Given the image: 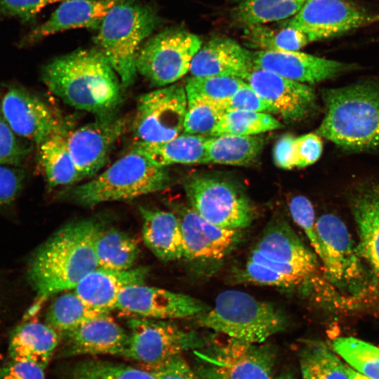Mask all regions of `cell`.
<instances>
[{
  "instance_id": "49",
  "label": "cell",
  "mask_w": 379,
  "mask_h": 379,
  "mask_svg": "<svg viewBox=\"0 0 379 379\" xmlns=\"http://www.w3.org/2000/svg\"><path fill=\"white\" fill-rule=\"evenodd\" d=\"M295 137L291 134L277 140L273 149V159L277 167L286 170L295 167Z\"/></svg>"
},
{
  "instance_id": "12",
  "label": "cell",
  "mask_w": 379,
  "mask_h": 379,
  "mask_svg": "<svg viewBox=\"0 0 379 379\" xmlns=\"http://www.w3.org/2000/svg\"><path fill=\"white\" fill-rule=\"evenodd\" d=\"M184 189L190 207L213 225L241 230L250 226L254 219L249 199L229 181L195 176L185 181Z\"/></svg>"
},
{
  "instance_id": "29",
  "label": "cell",
  "mask_w": 379,
  "mask_h": 379,
  "mask_svg": "<svg viewBox=\"0 0 379 379\" xmlns=\"http://www.w3.org/2000/svg\"><path fill=\"white\" fill-rule=\"evenodd\" d=\"M66 126L40 144L39 160L49 187L73 185L82 180L69 152Z\"/></svg>"
},
{
  "instance_id": "34",
  "label": "cell",
  "mask_w": 379,
  "mask_h": 379,
  "mask_svg": "<svg viewBox=\"0 0 379 379\" xmlns=\"http://www.w3.org/2000/svg\"><path fill=\"white\" fill-rule=\"evenodd\" d=\"M106 312L94 308L83 301L75 293H62L50 305L45 323L59 335L100 317Z\"/></svg>"
},
{
  "instance_id": "33",
  "label": "cell",
  "mask_w": 379,
  "mask_h": 379,
  "mask_svg": "<svg viewBox=\"0 0 379 379\" xmlns=\"http://www.w3.org/2000/svg\"><path fill=\"white\" fill-rule=\"evenodd\" d=\"M299 361L302 379H349L347 366L322 341L306 340Z\"/></svg>"
},
{
  "instance_id": "14",
  "label": "cell",
  "mask_w": 379,
  "mask_h": 379,
  "mask_svg": "<svg viewBox=\"0 0 379 379\" xmlns=\"http://www.w3.org/2000/svg\"><path fill=\"white\" fill-rule=\"evenodd\" d=\"M377 22L379 13H369L346 0H306L282 26L304 32L313 42Z\"/></svg>"
},
{
  "instance_id": "35",
  "label": "cell",
  "mask_w": 379,
  "mask_h": 379,
  "mask_svg": "<svg viewBox=\"0 0 379 379\" xmlns=\"http://www.w3.org/2000/svg\"><path fill=\"white\" fill-rule=\"evenodd\" d=\"M61 379H156L140 367L101 359H85L65 368Z\"/></svg>"
},
{
  "instance_id": "44",
  "label": "cell",
  "mask_w": 379,
  "mask_h": 379,
  "mask_svg": "<svg viewBox=\"0 0 379 379\" xmlns=\"http://www.w3.org/2000/svg\"><path fill=\"white\" fill-rule=\"evenodd\" d=\"M140 366L150 372L156 379H203L182 354L159 364Z\"/></svg>"
},
{
  "instance_id": "6",
  "label": "cell",
  "mask_w": 379,
  "mask_h": 379,
  "mask_svg": "<svg viewBox=\"0 0 379 379\" xmlns=\"http://www.w3.org/2000/svg\"><path fill=\"white\" fill-rule=\"evenodd\" d=\"M316 227L321 247L319 259L327 281L347 303L378 295L377 280L363 263L344 222L335 215L324 214L316 220Z\"/></svg>"
},
{
  "instance_id": "48",
  "label": "cell",
  "mask_w": 379,
  "mask_h": 379,
  "mask_svg": "<svg viewBox=\"0 0 379 379\" xmlns=\"http://www.w3.org/2000/svg\"><path fill=\"white\" fill-rule=\"evenodd\" d=\"M44 371L36 364L10 359L0 368V379H45Z\"/></svg>"
},
{
  "instance_id": "40",
  "label": "cell",
  "mask_w": 379,
  "mask_h": 379,
  "mask_svg": "<svg viewBox=\"0 0 379 379\" xmlns=\"http://www.w3.org/2000/svg\"><path fill=\"white\" fill-rule=\"evenodd\" d=\"M246 82L239 78L221 76L189 77L184 85L187 99L206 98L224 101L233 95Z\"/></svg>"
},
{
  "instance_id": "30",
  "label": "cell",
  "mask_w": 379,
  "mask_h": 379,
  "mask_svg": "<svg viewBox=\"0 0 379 379\" xmlns=\"http://www.w3.org/2000/svg\"><path fill=\"white\" fill-rule=\"evenodd\" d=\"M264 139L257 135H221L210 136L206 142L208 163L246 166L260 153Z\"/></svg>"
},
{
  "instance_id": "24",
  "label": "cell",
  "mask_w": 379,
  "mask_h": 379,
  "mask_svg": "<svg viewBox=\"0 0 379 379\" xmlns=\"http://www.w3.org/2000/svg\"><path fill=\"white\" fill-rule=\"evenodd\" d=\"M147 275L148 269L144 267L121 271L98 267L86 275L74 291L88 305L109 312L116 309L124 288L143 284Z\"/></svg>"
},
{
  "instance_id": "5",
  "label": "cell",
  "mask_w": 379,
  "mask_h": 379,
  "mask_svg": "<svg viewBox=\"0 0 379 379\" xmlns=\"http://www.w3.org/2000/svg\"><path fill=\"white\" fill-rule=\"evenodd\" d=\"M171 182L166 167L133 147L95 178L66 190L63 197L80 206L93 207L161 192Z\"/></svg>"
},
{
  "instance_id": "19",
  "label": "cell",
  "mask_w": 379,
  "mask_h": 379,
  "mask_svg": "<svg viewBox=\"0 0 379 379\" xmlns=\"http://www.w3.org/2000/svg\"><path fill=\"white\" fill-rule=\"evenodd\" d=\"M255 68L272 71L287 79L314 84L357 69V65L296 51L252 52Z\"/></svg>"
},
{
  "instance_id": "11",
  "label": "cell",
  "mask_w": 379,
  "mask_h": 379,
  "mask_svg": "<svg viewBox=\"0 0 379 379\" xmlns=\"http://www.w3.org/2000/svg\"><path fill=\"white\" fill-rule=\"evenodd\" d=\"M128 327V339L119 356L136 361L141 366L159 364L200 348L210 338L165 320L132 318Z\"/></svg>"
},
{
  "instance_id": "43",
  "label": "cell",
  "mask_w": 379,
  "mask_h": 379,
  "mask_svg": "<svg viewBox=\"0 0 379 379\" xmlns=\"http://www.w3.org/2000/svg\"><path fill=\"white\" fill-rule=\"evenodd\" d=\"M222 102L226 112L240 110L275 114L274 108L247 83L233 95Z\"/></svg>"
},
{
  "instance_id": "22",
  "label": "cell",
  "mask_w": 379,
  "mask_h": 379,
  "mask_svg": "<svg viewBox=\"0 0 379 379\" xmlns=\"http://www.w3.org/2000/svg\"><path fill=\"white\" fill-rule=\"evenodd\" d=\"M254 68L252 52L237 41L216 36L202 45L191 62L192 76L231 77L244 79Z\"/></svg>"
},
{
  "instance_id": "17",
  "label": "cell",
  "mask_w": 379,
  "mask_h": 379,
  "mask_svg": "<svg viewBox=\"0 0 379 379\" xmlns=\"http://www.w3.org/2000/svg\"><path fill=\"white\" fill-rule=\"evenodd\" d=\"M1 109L5 121L16 135L37 145L65 127L46 102L20 86H14L6 91Z\"/></svg>"
},
{
  "instance_id": "50",
  "label": "cell",
  "mask_w": 379,
  "mask_h": 379,
  "mask_svg": "<svg viewBox=\"0 0 379 379\" xmlns=\"http://www.w3.org/2000/svg\"><path fill=\"white\" fill-rule=\"evenodd\" d=\"M347 373L349 377V379H371L368 377L363 375L359 373L354 369L347 366Z\"/></svg>"
},
{
  "instance_id": "27",
  "label": "cell",
  "mask_w": 379,
  "mask_h": 379,
  "mask_svg": "<svg viewBox=\"0 0 379 379\" xmlns=\"http://www.w3.org/2000/svg\"><path fill=\"white\" fill-rule=\"evenodd\" d=\"M60 340L58 333L46 323L25 321L10 333L9 358L32 362L46 368Z\"/></svg>"
},
{
  "instance_id": "36",
  "label": "cell",
  "mask_w": 379,
  "mask_h": 379,
  "mask_svg": "<svg viewBox=\"0 0 379 379\" xmlns=\"http://www.w3.org/2000/svg\"><path fill=\"white\" fill-rule=\"evenodd\" d=\"M246 46L257 51H296L311 43L304 32L288 26L278 31L263 25L246 27Z\"/></svg>"
},
{
  "instance_id": "9",
  "label": "cell",
  "mask_w": 379,
  "mask_h": 379,
  "mask_svg": "<svg viewBox=\"0 0 379 379\" xmlns=\"http://www.w3.org/2000/svg\"><path fill=\"white\" fill-rule=\"evenodd\" d=\"M192 352L194 359L192 367L203 379L275 378L276 350L270 345L227 336L222 339L211 337L206 345Z\"/></svg>"
},
{
  "instance_id": "4",
  "label": "cell",
  "mask_w": 379,
  "mask_h": 379,
  "mask_svg": "<svg viewBox=\"0 0 379 379\" xmlns=\"http://www.w3.org/2000/svg\"><path fill=\"white\" fill-rule=\"evenodd\" d=\"M326 114L316 131L351 151L379 150V85L364 80L322 91Z\"/></svg>"
},
{
  "instance_id": "25",
  "label": "cell",
  "mask_w": 379,
  "mask_h": 379,
  "mask_svg": "<svg viewBox=\"0 0 379 379\" xmlns=\"http://www.w3.org/2000/svg\"><path fill=\"white\" fill-rule=\"evenodd\" d=\"M351 201L359 237L357 249L379 286V186L362 189Z\"/></svg>"
},
{
  "instance_id": "7",
  "label": "cell",
  "mask_w": 379,
  "mask_h": 379,
  "mask_svg": "<svg viewBox=\"0 0 379 379\" xmlns=\"http://www.w3.org/2000/svg\"><path fill=\"white\" fill-rule=\"evenodd\" d=\"M197 324L224 336L262 343L288 326L284 312L272 302L238 290H226L214 305L195 317Z\"/></svg>"
},
{
  "instance_id": "21",
  "label": "cell",
  "mask_w": 379,
  "mask_h": 379,
  "mask_svg": "<svg viewBox=\"0 0 379 379\" xmlns=\"http://www.w3.org/2000/svg\"><path fill=\"white\" fill-rule=\"evenodd\" d=\"M60 337L63 340L60 352L62 357L84 354L119 356L127 343L128 333L107 314L66 331Z\"/></svg>"
},
{
  "instance_id": "42",
  "label": "cell",
  "mask_w": 379,
  "mask_h": 379,
  "mask_svg": "<svg viewBox=\"0 0 379 379\" xmlns=\"http://www.w3.org/2000/svg\"><path fill=\"white\" fill-rule=\"evenodd\" d=\"M15 134L7 123L0 119V166L19 165L29 152Z\"/></svg>"
},
{
  "instance_id": "23",
  "label": "cell",
  "mask_w": 379,
  "mask_h": 379,
  "mask_svg": "<svg viewBox=\"0 0 379 379\" xmlns=\"http://www.w3.org/2000/svg\"><path fill=\"white\" fill-rule=\"evenodd\" d=\"M124 0H65L43 24L36 27L21 42L22 45L62 31L75 28L98 29L112 7Z\"/></svg>"
},
{
  "instance_id": "20",
  "label": "cell",
  "mask_w": 379,
  "mask_h": 379,
  "mask_svg": "<svg viewBox=\"0 0 379 379\" xmlns=\"http://www.w3.org/2000/svg\"><path fill=\"white\" fill-rule=\"evenodd\" d=\"M178 218L186 259L221 260L230 254L241 240L240 230L213 225L191 207L181 209Z\"/></svg>"
},
{
  "instance_id": "28",
  "label": "cell",
  "mask_w": 379,
  "mask_h": 379,
  "mask_svg": "<svg viewBox=\"0 0 379 379\" xmlns=\"http://www.w3.org/2000/svg\"><path fill=\"white\" fill-rule=\"evenodd\" d=\"M209 137L182 133L162 142H135L133 147L162 167L176 164H207L206 142Z\"/></svg>"
},
{
  "instance_id": "46",
  "label": "cell",
  "mask_w": 379,
  "mask_h": 379,
  "mask_svg": "<svg viewBox=\"0 0 379 379\" xmlns=\"http://www.w3.org/2000/svg\"><path fill=\"white\" fill-rule=\"evenodd\" d=\"M24 172L11 166H0V208L13 203L21 191Z\"/></svg>"
},
{
  "instance_id": "37",
  "label": "cell",
  "mask_w": 379,
  "mask_h": 379,
  "mask_svg": "<svg viewBox=\"0 0 379 379\" xmlns=\"http://www.w3.org/2000/svg\"><path fill=\"white\" fill-rule=\"evenodd\" d=\"M282 127L281 123L269 113L230 110L225 112L211 136L255 135Z\"/></svg>"
},
{
  "instance_id": "2",
  "label": "cell",
  "mask_w": 379,
  "mask_h": 379,
  "mask_svg": "<svg viewBox=\"0 0 379 379\" xmlns=\"http://www.w3.org/2000/svg\"><path fill=\"white\" fill-rule=\"evenodd\" d=\"M42 81L67 105L98 117L114 114L122 101L120 79L98 48L54 58L44 67Z\"/></svg>"
},
{
  "instance_id": "26",
  "label": "cell",
  "mask_w": 379,
  "mask_h": 379,
  "mask_svg": "<svg viewBox=\"0 0 379 379\" xmlns=\"http://www.w3.org/2000/svg\"><path fill=\"white\" fill-rule=\"evenodd\" d=\"M142 238L146 246L159 259L173 261L186 258L180 220L175 213L140 207Z\"/></svg>"
},
{
  "instance_id": "38",
  "label": "cell",
  "mask_w": 379,
  "mask_h": 379,
  "mask_svg": "<svg viewBox=\"0 0 379 379\" xmlns=\"http://www.w3.org/2000/svg\"><path fill=\"white\" fill-rule=\"evenodd\" d=\"M332 347L353 369L369 378L379 379V347L353 337L338 338Z\"/></svg>"
},
{
  "instance_id": "18",
  "label": "cell",
  "mask_w": 379,
  "mask_h": 379,
  "mask_svg": "<svg viewBox=\"0 0 379 379\" xmlns=\"http://www.w3.org/2000/svg\"><path fill=\"white\" fill-rule=\"evenodd\" d=\"M285 121H299L317 109L314 90L272 71L254 67L244 79Z\"/></svg>"
},
{
  "instance_id": "15",
  "label": "cell",
  "mask_w": 379,
  "mask_h": 379,
  "mask_svg": "<svg viewBox=\"0 0 379 379\" xmlns=\"http://www.w3.org/2000/svg\"><path fill=\"white\" fill-rule=\"evenodd\" d=\"M128 124V117L111 114L68 131L67 146L82 180L93 177L106 164Z\"/></svg>"
},
{
  "instance_id": "31",
  "label": "cell",
  "mask_w": 379,
  "mask_h": 379,
  "mask_svg": "<svg viewBox=\"0 0 379 379\" xmlns=\"http://www.w3.org/2000/svg\"><path fill=\"white\" fill-rule=\"evenodd\" d=\"M98 266L114 270L132 268L139 254L136 241L115 229L100 230L95 241Z\"/></svg>"
},
{
  "instance_id": "41",
  "label": "cell",
  "mask_w": 379,
  "mask_h": 379,
  "mask_svg": "<svg viewBox=\"0 0 379 379\" xmlns=\"http://www.w3.org/2000/svg\"><path fill=\"white\" fill-rule=\"evenodd\" d=\"M289 211L293 220L303 230L313 251L319 258L321 254V241L316 227L312 203L307 197L297 195L291 199Z\"/></svg>"
},
{
  "instance_id": "16",
  "label": "cell",
  "mask_w": 379,
  "mask_h": 379,
  "mask_svg": "<svg viewBox=\"0 0 379 379\" xmlns=\"http://www.w3.org/2000/svg\"><path fill=\"white\" fill-rule=\"evenodd\" d=\"M116 309L142 318L166 320L195 318L210 307L189 295L140 284L122 291Z\"/></svg>"
},
{
  "instance_id": "39",
  "label": "cell",
  "mask_w": 379,
  "mask_h": 379,
  "mask_svg": "<svg viewBox=\"0 0 379 379\" xmlns=\"http://www.w3.org/2000/svg\"><path fill=\"white\" fill-rule=\"evenodd\" d=\"M187 100L182 133L211 136L226 112L222 102L199 98Z\"/></svg>"
},
{
  "instance_id": "8",
  "label": "cell",
  "mask_w": 379,
  "mask_h": 379,
  "mask_svg": "<svg viewBox=\"0 0 379 379\" xmlns=\"http://www.w3.org/2000/svg\"><path fill=\"white\" fill-rule=\"evenodd\" d=\"M159 21L150 7L136 0L119 2L104 18L94 41L118 74L123 88L134 83L138 52Z\"/></svg>"
},
{
  "instance_id": "32",
  "label": "cell",
  "mask_w": 379,
  "mask_h": 379,
  "mask_svg": "<svg viewBox=\"0 0 379 379\" xmlns=\"http://www.w3.org/2000/svg\"><path fill=\"white\" fill-rule=\"evenodd\" d=\"M234 19L245 27L286 20L295 15L306 0H233Z\"/></svg>"
},
{
  "instance_id": "51",
  "label": "cell",
  "mask_w": 379,
  "mask_h": 379,
  "mask_svg": "<svg viewBox=\"0 0 379 379\" xmlns=\"http://www.w3.org/2000/svg\"><path fill=\"white\" fill-rule=\"evenodd\" d=\"M274 379H296L293 375L289 372L281 373L279 376H276Z\"/></svg>"
},
{
  "instance_id": "47",
  "label": "cell",
  "mask_w": 379,
  "mask_h": 379,
  "mask_svg": "<svg viewBox=\"0 0 379 379\" xmlns=\"http://www.w3.org/2000/svg\"><path fill=\"white\" fill-rule=\"evenodd\" d=\"M323 143L317 133H307L295 138V167L304 168L315 163L321 157Z\"/></svg>"
},
{
  "instance_id": "45",
  "label": "cell",
  "mask_w": 379,
  "mask_h": 379,
  "mask_svg": "<svg viewBox=\"0 0 379 379\" xmlns=\"http://www.w3.org/2000/svg\"><path fill=\"white\" fill-rule=\"evenodd\" d=\"M65 0H0V15L29 22L47 5Z\"/></svg>"
},
{
  "instance_id": "1",
  "label": "cell",
  "mask_w": 379,
  "mask_h": 379,
  "mask_svg": "<svg viewBox=\"0 0 379 379\" xmlns=\"http://www.w3.org/2000/svg\"><path fill=\"white\" fill-rule=\"evenodd\" d=\"M101 229L94 219L75 220L61 227L36 250L27 272L36 294L27 318L48 298L74 289L99 267L95 245Z\"/></svg>"
},
{
  "instance_id": "3",
  "label": "cell",
  "mask_w": 379,
  "mask_h": 379,
  "mask_svg": "<svg viewBox=\"0 0 379 379\" xmlns=\"http://www.w3.org/2000/svg\"><path fill=\"white\" fill-rule=\"evenodd\" d=\"M314 251L284 220L268 225L246 260L242 277L248 282L290 288L304 285L319 292L329 283L319 273Z\"/></svg>"
},
{
  "instance_id": "10",
  "label": "cell",
  "mask_w": 379,
  "mask_h": 379,
  "mask_svg": "<svg viewBox=\"0 0 379 379\" xmlns=\"http://www.w3.org/2000/svg\"><path fill=\"white\" fill-rule=\"evenodd\" d=\"M201 46L200 38L186 29H166L140 46L137 72L154 86L173 84L190 71L192 58Z\"/></svg>"
},
{
  "instance_id": "13",
  "label": "cell",
  "mask_w": 379,
  "mask_h": 379,
  "mask_svg": "<svg viewBox=\"0 0 379 379\" xmlns=\"http://www.w3.org/2000/svg\"><path fill=\"white\" fill-rule=\"evenodd\" d=\"M187 107L183 85L173 84L141 95L132 122L136 142H162L181 134Z\"/></svg>"
}]
</instances>
